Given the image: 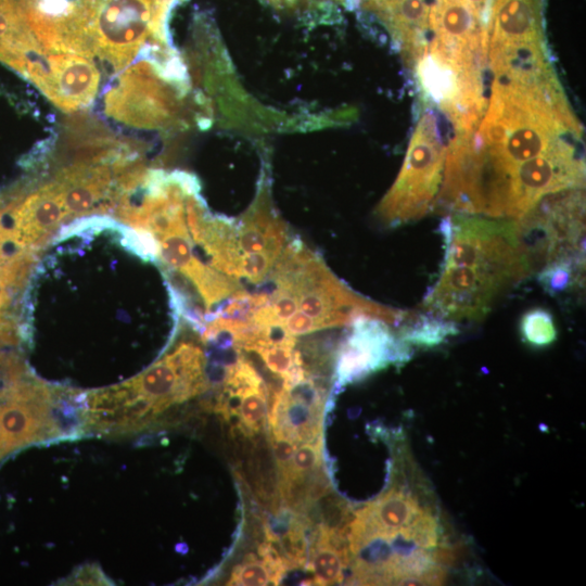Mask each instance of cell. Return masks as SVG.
Instances as JSON below:
<instances>
[{"instance_id": "1", "label": "cell", "mask_w": 586, "mask_h": 586, "mask_svg": "<svg viewBox=\"0 0 586 586\" xmlns=\"http://www.w3.org/2000/svg\"><path fill=\"white\" fill-rule=\"evenodd\" d=\"M493 76L476 130L449 145L438 198L450 211L520 219L570 184L581 128L553 73Z\"/></svg>"}, {"instance_id": "2", "label": "cell", "mask_w": 586, "mask_h": 586, "mask_svg": "<svg viewBox=\"0 0 586 586\" xmlns=\"http://www.w3.org/2000/svg\"><path fill=\"white\" fill-rule=\"evenodd\" d=\"M444 263L421 307L450 320H481L505 290L533 272L518 221L456 215L441 225Z\"/></svg>"}, {"instance_id": "3", "label": "cell", "mask_w": 586, "mask_h": 586, "mask_svg": "<svg viewBox=\"0 0 586 586\" xmlns=\"http://www.w3.org/2000/svg\"><path fill=\"white\" fill-rule=\"evenodd\" d=\"M207 387L202 349L181 342L143 372L124 382L85 395V434L122 436L151 426L171 406L181 404Z\"/></svg>"}, {"instance_id": "4", "label": "cell", "mask_w": 586, "mask_h": 586, "mask_svg": "<svg viewBox=\"0 0 586 586\" xmlns=\"http://www.w3.org/2000/svg\"><path fill=\"white\" fill-rule=\"evenodd\" d=\"M271 276L276 289L294 294L300 310L320 321L323 328L348 324L360 316L395 324L408 314L377 304L352 291L298 240L291 241L281 252Z\"/></svg>"}, {"instance_id": "5", "label": "cell", "mask_w": 586, "mask_h": 586, "mask_svg": "<svg viewBox=\"0 0 586 586\" xmlns=\"http://www.w3.org/2000/svg\"><path fill=\"white\" fill-rule=\"evenodd\" d=\"M446 149L435 114L420 119L399 177L380 206L384 224L398 226L430 212L442 187Z\"/></svg>"}, {"instance_id": "6", "label": "cell", "mask_w": 586, "mask_h": 586, "mask_svg": "<svg viewBox=\"0 0 586 586\" xmlns=\"http://www.w3.org/2000/svg\"><path fill=\"white\" fill-rule=\"evenodd\" d=\"M352 326L339 354V383L353 382L390 364L404 362L409 358L408 345L392 333L386 321L360 316Z\"/></svg>"}, {"instance_id": "7", "label": "cell", "mask_w": 586, "mask_h": 586, "mask_svg": "<svg viewBox=\"0 0 586 586\" xmlns=\"http://www.w3.org/2000/svg\"><path fill=\"white\" fill-rule=\"evenodd\" d=\"M322 394L306 373L292 382H284L275 396L269 421L277 431L295 443L313 442L320 431Z\"/></svg>"}, {"instance_id": "8", "label": "cell", "mask_w": 586, "mask_h": 586, "mask_svg": "<svg viewBox=\"0 0 586 586\" xmlns=\"http://www.w3.org/2000/svg\"><path fill=\"white\" fill-rule=\"evenodd\" d=\"M39 88L60 107L71 111L90 104L99 85V72L86 59L73 53L49 55Z\"/></svg>"}, {"instance_id": "9", "label": "cell", "mask_w": 586, "mask_h": 586, "mask_svg": "<svg viewBox=\"0 0 586 586\" xmlns=\"http://www.w3.org/2000/svg\"><path fill=\"white\" fill-rule=\"evenodd\" d=\"M240 249L243 253L271 251L281 254L285 243V230L276 218L258 213L245 217L237 230Z\"/></svg>"}, {"instance_id": "10", "label": "cell", "mask_w": 586, "mask_h": 586, "mask_svg": "<svg viewBox=\"0 0 586 586\" xmlns=\"http://www.w3.org/2000/svg\"><path fill=\"white\" fill-rule=\"evenodd\" d=\"M337 544V532L321 526L310 556V570L317 584L330 585L342 582L347 553Z\"/></svg>"}, {"instance_id": "11", "label": "cell", "mask_w": 586, "mask_h": 586, "mask_svg": "<svg viewBox=\"0 0 586 586\" xmlns=\"http://www.w3.org/2000/svg\"><path fill=\"white\" fill-rule=\"evenodd\" d=\"M400 330L402 339L409 344L419 346H435L445 337L458 333L454 321L434 315L408 313Z\"/></svg>"}, {"instance_id": "12", "label": "cell", "mask_w": 586, "mask_h": 586, "mask_svg": "<svg viewBox=\"0 0 586 586\" xmlns=\"http://www.w3.org/2000/svg\"><path fill=\"white\" fill-rule=\"evenodd\" d=\"M259 354L270 371L281 375L284 380L293 377L303 368L302 357L293 347L286 345H271L254 341L244 347Z\"/></svg>"}, {"instance_id": "13", "label": "cell", "mask_w": 586, "mask_h": 586, "mask_svg": "<svg viewBox=\"0 0 586 586\" xmlns=\"http://www.w3.org/2000/svg\"><path fill=\"white\" fill-rule=\"evenodd\" d=\"M521 335L530 345L543 347L553 343L557 329L551 314L543 308L524 313L520 321Z\"/></svg>"}, {"instance_id": "14", "label": "cell", "mask_w": 586, "mask_h": 586, "mask_svg": "<svg viewBox=\"0 0 586 586\" xmlns=\"http://www.w3.org/2000/svg\"><path fill=\"white\" fill-rule=\"evenodd\" d=\"M583 264L574 262H556L543 267L538 280L544 289L550 293H561L582 281Z\"/></svg>"}, {"instance_id": "15", "label": "cell", "mask_w": 586, "mask_h": 586, "mask_svg": "<svg viewBox=\"0 0 586 586\" xmlns=\"http://www.w3.org/2000/svg\"><path fill=\"white\" fill-rule=\"evenodd\" d=\"M238 394H240L239 410L243 425L253 432H258L264 428L267 417V397L264 386H251Z\"/></svg>"}, {"instance_id": "16", "label": "cell", "mask_w": 586, "mask_h": 586, "mask_svg": "<svg viewBox=\"0 0 586 586\" xmlns=\"http://www.w3.org/2000/svg\"><path fill=\"white\" fill-rule=\"evenodd\" d=\"M399 536L418 548L431 549L436 547L440 539L438 523L431 512L422 509Z\"/></svg>"}, {"instance_id": "17", "label": "cell", "mask_w": 586, "mask_h": 586, "mask_svg": "<svg viewBox=\"0 0 586 586\" xmlns=\"http://www.w3.org/2000/svg\"><path fill=\"white\" fill-rule=\"evenodd\" d=\"M320 447L321 443L305 442L301 444L294 451L289 467L281 472V477L292 475H307L314 470H318L320 466Z\"/></svg>"}, {"instance_id": "18", "label": "cell", "mask_w": 586, "mask_h": 586, "mask_svg": "<svg viewBox=\"0 0 586 586\" xmlns=\"http://www.w3.org/2000/svg\"><path fill=\"white\" fill-rule=\"evenodd\" d=\"M279 255L271 251L243 253L240 262L241 277L247 278L252 283L262 282L271 271Z\"/></svg>"}, {"instance_id": "19", "label": "cell", "mask_w": 586, "mask_h": 586, "mask_svg": "<svg viewBox=\"0 0 586 586\" xmlns=\"http://www.w3.org/2000/svg\"><path fill=\"white\" fill-rule=\"evenodd\" d=\"M272 581L269 568L259 561L252 560L237 566L229 585L263 586Z\"/></svg>"}, {"instance_id": "20", "label": "cell", "mask_w": 586, "mask_h": 586, "mask_svg": "<svg viewBox=\"0 0 586 586\" xmlns=\"http://www.w3.org/2000/svg\"><path fill=\"white\" fill-rule=\"evenodd\" d=\"M269 303L276 318L281 323H284L298 309L296 296L284 290L276 289Z\"/></svg>"}, {"instance_id": "21", "label": "cell", "mask_w": 586, "mask_h": 586, "mask_svg": "<svg viewBox=\"0 0 586 586\" xmlns=\"http://www.w3.org/2000/svg\"><path fill=\"white\" fill-rule=\"evenodd\" d=\"M271 445L277 466L281 473L289 467L296 449V443L288 436L272 430Z\"/></svg>"}, {"instance_id": "22", "label": "cell", "mask_w": 586, "mask_h": 586, "mask_svg": "<svg viewBox=\"0 0 586 586\" xmlns=\"http://www.w3.org/2000/svg\"><path fill=\"white\" fill-rule=\"evenodd\" d=\"M284 328L293 336L308 334L316 330L324 329L322 323L301 310L295 311L284 321Z\"/></svg>"}, {"instance_id": "23", "label": "cell", "mask_w": 586, "mask_h": 586, "mask_svg": "<svg viewBox=\"0 0 586 586\" xmlns=\"http://www.w3.org/2000/svg\"><path fill=\"white\" fill-rule=\"evenodd\" d=\"M73 581L80 582V584H104L102 582H107V578L100 572V569L95 566L81 568V571L76 574V578ZM107 584V583H106Z\"/></svg>"}]
</instances>
